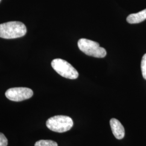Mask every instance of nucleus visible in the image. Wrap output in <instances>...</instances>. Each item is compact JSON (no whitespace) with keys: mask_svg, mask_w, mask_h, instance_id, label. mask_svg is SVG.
<instances>
[{"mask_svg":"<svg viewBox=\"0 0 146 146\" xmlns=\"http://www.w3.org/2000/svg\"><path fill=\"white\" fill-rule=\"evenodd\" d=\"M78 48L86 55L94 58H104L107 55L106 49L100 46L99 43L86 38H81L78 42Z\"/></svg>","mask_w":146,"mask_h":146,"instance_id":"obj_2","label":"nucleus"},{"mask_svg":"<svg viewBox=\"0 0 146 146\" xmlns=\"http://www.w3.org/2000/svg\"><path fill=\"white\" fill-rule=\"evenodd\" d=\"M141 72L142 76L146 80V54L142 58L141 62Z\"/></svg>","mask_w":146,"mask_h":146,"instance_id":"obj_9","label":"nucleus"},{"mask_svg":"<svg viewBox=\"0 0 146 146\" xmlns=\"http://www.w3.org/2000/svg\"><path fill=\"white\" fill-rule=\"evenodd\" d=\"M73 125L72 119L64 115L52 116L48 119L46 122V125L48 129L60 133L69 131L73 127Z\"/></svg>","mask_w":146,"mask_h":146,"instance_id":"obj_3","label":"nucleus"},{"mask_svg":"<svg viewBox=\"0 0 146 146\" xmlns=\"http://www.w3.org/2000/svg\"><path fill=\"white\" fill-rule=\"evenodd\" d=\"M0 1H1V0H0Z\"/></svg>","mask_w":146,"mask_h":146,"instance_id":"obj_11","label":"nucleus"},{"mask_svg":"<svg viewBox=\"0 0 146 146\" xmlns=\"http://www.w3.org/2000/svg\"><path fill=\"white\" fill-rule=\"evenodd\" d=\"M52 68L63 78L74 80L78 77L77 70L67 61L61 58H55L51 63Z\"/></svg>","mask_w":146,"mask_h":146,"instance_id":"obj_4","label":"nucleus"},{"mask_svg":"<svg viewBox=\"0 0 146 146\" xmlns=\"http://www.w3.org/2000/svg\"><path fill=\"white\" fill-rule=\"evenodd\" d=\"M26 26L21 22L11 21L0 25V37L12 39L23 36L26 34Z\"/></svg>","mask_w":146,"mask_h":146,"instance_id":"obj_1","label":"nucleus"},{"mask_svg":"<svg viewBox=\"0 0 146 146\" xmlns=\"http://www.w3.org/2000/svg\"><path fill=\"white\" fill-rule=\"evenodd\" d=\"M110 125L113 135L117 139L121 140L124 137L125 128L119 120L114 118L111 119L110 120Z\"/></svg>","mask_w":146,"mask_h":146,"instance_id":"obj_6","label":"nucleus"},{"mask_svg":"<svg viewBox=\"0 0 146 146\" xmlns=\"http://www.w3.org/2000/svg\"><path fill=\"white\" fill-rule=\"evenodd\" d=\"M8 140L5 136L2 133H0V146H7Z\"/></svg>","mask_w":146,"mask_h":146,"instance_id":"obj_10","label":"nucleus"},{"mask_svg":"<svg viewBox=\"0 0 146 146\" xmlns=\"http://www.w3.org/2000/svg\"><path fill=\"white\" fill-rule=\"evenodd\" d=\"M146 20V9L139 13L131 14L127 17V21L130 24H136Z\"/></svg>","mask_w":146,"mask_h":146,"instance_id":"obj_7","label":"nucleus"},{"mask_svg":"<svg viewBox=\"0 0 146 146\" xmlns=\"http://www.w3.org/2000/svg\"><path fill=\"white\" fill-rule=\"evenodd\" d=\"M5 95L7 99L11 101L20 102L31 98L33 95V92L28 88L15 87L8 89Z\"/></svg>","mask_w":146,"mask_h":146,"instance_id":"obj_5","label":"nucleus"},{"mask_svg":"<svg viewBox=\"0 0 146 146\" xmlns=\"http://www.w3.org/2000/svg\"><path fill=\"white\" fill-rule=\"evenodd\" d=\"M35 146H58V143L52 140H41L37 141Z\"/></svg>","mask_w":146,"mask_h":146,"instance_id":"obj_8","label":"nucleus"}]
</instances>
